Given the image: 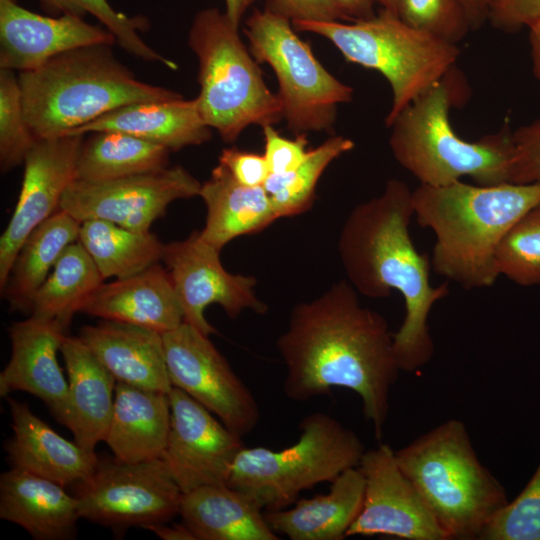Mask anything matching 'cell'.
Masks as SVG:
<instances>
[{
  "mask_svg": "<svg viewBox=\"0 0 540 540\" xmlns=\"http://www.w3.org/2000/svg\"><path fill=\"white\" fill-rule=\"evenodd\" d=\"M37 138L29 128L23 109L18 75L0 69V167L7 172L24 160Z\"/></svg>",
  "mask_w": 540,
  "mask_h": 540,
  "instance_id": "38",
  "label": "cell"
},
{
  "mask_svg": "<svg viewBox=\"0 0 540 540\" xmlns=\"http://www.w3.org/2000/svg\"><path fill=\"white\" fill-rule=\"evenodd\" d=\"M60 352L68 374L66 427L82 448L94 451L110 424L116 380L79 336H65Z\"/></svg>",
  "mask_w": 540,
  "mask_h": 540,
  "instance_id": "25",
  "label": "cell"
},
{
  "mask_svg": "<svg viewBox=\"0 0 540 540\" xmlns=\"http://www.w3.org/2000/svg\"><path fill=\"white\" fill-rule=\"evenodd\" d=\"M448 75L403 109L389 126L395 160L423 185L443 186L463 177L479 185L511 182L512 131L504 126L475 141L461 138L450 122L454 97Z\"/></svg>",
  "mask_w": 540,
  "mask_h": 540,
  "instance_id": "6",
  "label": "cell"
},
{
  "mask_svg": "<svg viewBox=\"0 0 540 540\" xmlns=\"http://www.w3.org/2000/svg\"><path fill=\"white\" fill-rule=\"evenodd\" d=\"M75 486L81 518L115 536L167 523L179 514L183 496L161 458L135 463L99 458L93 473Z\"/></svg>",
  "mask_w": 540,
  "mask_h": 540,
  "instance_id": "11",
  "label": "cell"
},
{
  "mask_svg": "<svg viewBox=\"0 0 540 540\" xmlns=\"http://www.w3.org/2000/svg\"><path fill=\"white\" fill-rule=\"evenodd\" d=\"M219 163L237 182L249 187L263 186L270 174L263 154L236 147L223 149L219 155Z\"/></svg>",
  "mask_w": 540,
  "mask_h": 540,
  "instance_id": "44",
  "label": "cell"
},
{
  "mask_svg": "<svg viewBox=\"0 0 540 540\" xmlns=\"http://www.w3.org/2000/svg\"><path fill=\"white\" fill-rule=\"evenodd\" d=\"M169 378L240 436L260 420L255 396L209 336L183 322L162 334Z\"/></svg>",
  "mask_w": 540,
  "mask_h": 540,
  "instance_id": "12",
  "label": "cell"
},
{
  "mask_svg": "<svg viewBox=\"0 0 540 540\" xmlns=\"http://www.w3.org/2000/svg\"><path fill=\"white\" fill-rule=\"evenodd\" d=\"M245 33L254 59L276 75L288 128L296 135L331 131L338 105L353 99V89L323 67L287 18L255 10L246 20Z\"/></svg>",
  "mask_w": 540,
  "mask_h": 540,
  "instance_id": "10",
  "label": "cell"
},
{
  "mask_svg": "<svg viewBox=\"0 0 540 540\" xmlns=\"http://www.w3.org/2000/svg\"><path fill=\"white\" fill-rule=\"evenodd\" d=\"M238 27L210 7L196 13L188 46L198 60L199 111L225 142H234L250 125H273L283 118L276 93L266 85Z\"/></svg>",
  "mask_w": 540,
  "mask_h": 540,
  "instance_id": "7",
  "label": "cell"
},
{
  "mask_svg": "<svg viewBox=\"0 0 540 540\" xmlns=\"http://www.w3.org/2000/svg\"><path fill=\"white\" fill-rule=\"evenodd\" d=\"M299 429L297 441L281 450L244 446L227 484L261 509L279 510L293 505L302 492L357 467L366 450L353 430L324 412L303 417Z\"/></svg>",
  "mask_w": 540,
  "mask_h": 540,
  "instance_id": "9",
  "label": "cell"
},
{
  "mask_svg": "<svg viewBox=\"0 0 540 540\" xmlns=\"http://www.w3.org/2000/svg\"><path fill=\"white\" fill-rule=\"evenodd\" d=\"M500 275L523 287L540 285V202L509 231L497 251Z\"/></svg>",
  "mask_w": 540,
  "mask_h": 540,
  "instance_id": "36",
  "label": "cell"
},
{
  "mask_svg": "<svg viewBox=\"0 0 540 540\" xmlns=\"http://www.w3.org/2000/svg\"><path fill=\"white\" fill-rule=\"evenodd\" d=\"M57 320L31 315L8 327L11 356L0 373V395L23 391L46 404L54 418L66 425L69 413L68 381L57 361L65 338Z\"/></svg>",
  "mask_w": 540,
  "mask_h": 540,
  "instance_id": "19",
  "label": "cell"
},
{
  "mask_svg": "<svg viewBox=\"0 0 540 540\" xmlns=\"http://www.w3.org/2000/svg\"><path fill=\"white\" fill-rule=\"evenodd\" d=\"M80 225V221L59 209L25 239L1 291L13 311H31L34 295L50 270L63 251L78 241Z\"/></svg>",
  "mask_w": 540,
  "mask_h": 540,
  "instance_id": "30",
  "label": "cell"
},
{
  "mask_svg": "<svg viewBox=\"0 0 540 540\" xmlns=\"http://www.w3.org/2000/svg\"><path fill=\"white\" fill-rule=\"evenodd\" d=\"M532 70L540 84V21L528 28Z\"/></svg>",
  "mask_w": 540,
  "mask_h": 540,
  "instance_id": "48",
  "label": "cell"
},
{
  "mask_svg": "<svg viewBox=\"0 0 540 540\" xmlns=\"http://www.w3.org/2000/svg\"><path fill=\"white\" fill-rule=\"evenodd\" d=\"M487 20L508 33L528 29L540 21V0H488Z\"/></svg>",
  "mask_w": 540,
  "mask_h": 540,
  "instance_id": "42",
  "label": "cell"
},
{
  "mask_svg": "<svg viewBox=\"0 0 540 540\" xmlns=\"http://www.w3.org/2000/svg\"><path fill=\"white\" fill-rule=\"evenodd\" d=\"M346 21H354L372 17L376 4L380 0H334Z\"/></svg>",
  "mask_w": 540,
  "mask_h": 540,
  "instance_id": "45",
  "label": "cell"
},
{
  "mask_svg": "<svg viewBox=\"0 0 540 540\" xmlns=\"http://www.w3.org/2000/svg\"><path fill=\"white\" fill-rule=\"evenodd\" d=\"M225 1V13L229 19L237 26H239L241 19L245 12L256 0H224Z\"/></svg>",
  "mask_w": 540,
  "mask_h": 540,
  "instance_id": "49",
  "label": "cell"
},
{
  "mask_svg": "<svg viewBox=\"0 0 540 540\" xmlns=\"http://www.w3.org/2000/svg\"><path fill=\"white\" fill-rule=\"evenodd\" d=\"M292 25L328 39L346 61L385 77L392 91L388 127L403 109L441 82L460 55L457 44L412 28L384 9L366 19Z\"/></svg>",
  "mask_w": 540,
  "mask_h": 540,
  "instance_id": "8",
  "label": "cell"
},
{
  "mask_svg": "<svg viewBox=\"0 0 540 540\" xmlns=\"http://www.w3.org/2000/svg\"><path fill=\"white\" fill-rule=\"evenodd\" d=\"M111 46L77 48L18 73L25 119L37 139L68 135L127 104L182 97L138 80Z\"/></svg>",
  "mask_w": 540,
  "mask_h": 540,
  "instance_id": "4",
  "label": "cell"
},
{
  "mask_svg": "<svg viewBox=\"0 0 540 540\" xmlns=\"http://www.w3.org/2000/svg\"><path fill=\"white\" fill-rule=\"evenodd\" d=\"M513 165L511 182L540 183V119L512 131Z\"/></svg>",
  "mask_w": 540,
  "mask_h": 540,
  "instance_id": "40",
  "label": "cell"
},
{
  "mask_svg": "<svg viewBox=\"0 0 540 540\" xmlns=\"http://www.w3.org/2000/svg\"><path fill=\"white\" fill-rule=\"evenodd\" d=\"M397 463L449 539H480L507 503L463 422L450 419L395 451Z\"/></svg>",
  "mask_w": 540,
  "mask_h": 540,
  "instance_id": "5",
  "label": "cell"
},
{
  "mask_svg": "<svg viewBox=\"0 0 540 540\" xmlns=\"http://www.w3.org/2000/svg\"><path fill=\"white\" fill-rule=\"evenodd\" d=\"M358 468L365 481L361 512L348 536L448 540L387 444L365 450Z\"/></svg>",
  "mask_w": 540,
  "mask_h": 540,
  "instance_id": "16",
  "label": "cell"
},
{
  "mask_svg": "<svg viewBox=\"0 0 540 540\" xmlns=\"http://www.w3.org/2000/svg\"><path fill=\"white\" fill-rule=\"evenodd\" d=\"M46 12L53 15L70 14L84 17L87 14L99 20L127 53L148 62L161 63L170 69L175 64L151 48L139 32L148 29V19L141 15L128 16L115 10L108 0H38Z\"/></svg>",
  "mask_w": 540,
  "mask_h": 540,
  "instance_id": "35",
  "label": "cell"
},
{
  "mask_svg": "<svg viewBox=\"0 0 540 540\" xmlns=\"http://www.w3.org/2000/svg\"><path fill=\"white\" fill-rule=\"evenodd\" d=\"M146 529L152 531L163 540H196L191 530L182 522V524H174L167 526L164 524H154Z\"/></svg>",
  "mask_w": 540,
  "mask_h": 540,
  "instance_id": "46",
  "label": "cell"
},
{
  "mask_svg": "<svg viewBox=\"0 0 540 540\" xmlns=\"http://www.w3.org/2000/svg\"><path fill=\"white\" fill-rule=\"evenodd\" d=\"M364 490L362 472L352 467L331 482L328 493L299 498L265 517L274 532L291 540H341L361 512Z\"/></svg>",
  "mask_w": 540,
  "mask_h": 540,
  "instance_id": "26",
  "label": "cell"
},
{
  "mask_svg": "<svg viewBox=\"0 0 540 540\" xmlns=\"http://www.w3.org/2000/svg\"><path fill=\"white\" fill-rule=\"evenodd\" d=\"M276 346L286 367L283 390L289 399L305 402L335 387L350 389L360 397L364 417L380 441L401 370L386 319L361 305L347 280L295 305Z\"/></svg>",
  "mask_w": 540,
  "mask_h": 540,
  "instance_id": "1",
  "label": "cell"
},
{
  "mask_svg": "<svg viewBox=\"0 0 540 540\" xmlns=\"http://www.w3.org/2000/svg\"><path fill=\"white\" fill-rule=\"evenodd\" d=\"M354 142L343 136H332L316 148L294 169L269 174L263 187L278 218L308 211L315 200L317 183L329 164L351 151Z\"/></svg>",
  "mask_w": 540,
  "mask_h": 540,
  "instance_id": "34",
  "label": "cell"
},
{
  "mask_svg": "<svg viewBox=\"0 0 540 540\" xmlns=\"http://www.w3.org/2000/svg\"><path fill=\"white\" fill-rule=\"evenodd\" d=\"M262 511L242 492L225 484L184 493L179 515L196 540H278Z\"/></svg>",
  "mask_w": 540,
  "mask_h": 540,
  "instance_id": "28",
  "label": "cell"
},
{
  "mask_svg": "<svg viewBox=\"0 0 540 540\" xmlns=\"http://www.w3.org/2000/svg\"><path fill=\"white\" fill-rule=\"evenodd\" d=\"M199 196L206 206L200 236L219 250L233 239L260 232L279 219L263 186L240 184L220 163L201 184Z\"/></svg>",
  "mask_w": 540,
  "mask_h": 540,
  "instance_id": "29",
  "label": "cell"
},
{
  "mask_svg": "<svg viewBox=\"0 0 540 540\" xmlns=\"http://www.w3.org/2000/svg\"><path fill=\"white\" fill-rule=\"evenodd\" d=\"M14 1H17V0H14Z\"/></svg>",
  "mask_w": 540,
  "mask_h": 540,
  "instance_id": "50",
  "label": "cell"
},
{
  "mask_svg": "<svg viewBox=\"0 0 540 540\" xmlns=\"http://www.w3.org/2000/svg\"><path fill=\"white\" fill-rule=\"evenodd\" d=\"M78 242L104 280L125 278L161 262L164 249L150 231L130 230L101 219L81 222Z\"/></svg>",
  "mask_w": 540,
  "mask_h": 540,
  "instance_id": "32",
  "label": "cell"
},
{
  "mask_svg": "<svg viewBox=\"0 0 540 540\" xmlns=\"http://www.w3.org/2000/svg\"><path fill=\"white\" fill-rule=\"evenodd\" d=\"M78 336L116 382L164 393L172 389L161 333L102 319L83 326Z\"/></svg>",
  "mask_w": 540,
  "mask_h": 540,
  "instance_id": "22",
  "label": "cell"
},
{
  "mask_svg": "<svg viewBox=\"0 0 540 540\" xmlns=\"http://www.w3.org/2000/svg\"><path fill=\"white\" fill-rule=\"evenodd\" d=\"M479 540H540V464L521 493L491 519Z\"/></svg>",
  "mask_w": 540,
  "mask_h": 540,
  "instance_id": "39",
  "label": "cell"
},
{
  "mask_svg": "<svg viewBox=\"0 0 540 540\" xmlns=\"http://www.w3.org/2000/svg\"><path fill=\"white\" fill-rule=\"evenodd\" d=\"M264 157L270 174H281L296 168L308 155L306 134L289 139L280 135L273 125L262 126Z\"/></svg>",
  "mask_w": 540,
  "mask_h": 540,
  "instance_id": "41",
  "label": "cell"
},
{
  "mask_svg": "<svg viewBox=\"0 0 540 540\" xmlns=\"http://www.w3.org/2000/svg\"><path fill=\"white\" fill-rule=\"evenodd\" d=\"M218 248L194 231L181 241L164 244L162 262L171 278L184 314V322L209 336L216 333L205 310L218 304L231 318L249 309L267 312V305L255 294L253 276L232 274L222 265Z\"/></svg>",
  "mask_w": 540,
  "mask_h": 540,
  "instance_id": "14",
  "label": "cell"
},
{
  "mask_svg": "<svg viewBox=\"0 0 540 540\" xmlns=\"http://www.w3.org/2000/svg\"><path fill=\"white\" fill-rule=\"evenodd\" d=\"M115 42L108 29L83 17L41 15L17 1L0 0V69L29 71L65 52Z\"/></svg>",
  "mask_w": 540,
  "mask_h": 540,
  "instance_id": "18",
  "label": "cell"
},
{
  "mask_svg": "<svg viewBox=\"0 0 540 540\" xmlns=\"http://www.w3.org/2000/svg\"><path fill=\"white\" fill-rule=\"evenodd\" d=\"M412 192L404 181L388 180L381 194L354 207L338 239L341 264L357 292L369 298H385L394 290L402 295L405 316L393 334V351L406 372L431 360L429 314L450 293L447 283L431 284L430 257L412 241Z\"/></svg>",
  "mask_w": 540,
  "mask_h": 540,
  "instance_id": "2",
  "label": "cell"
},
{
  "mask_svg": "<svg viewBox=\"0 0 540 540\" xmlns=\"http://www.w3.org/2000/svg\"><path fill=\"white\" fill-rule=\"evenodd\" d=\"M104 282L91 256L78 242L61 254L32 300L31 315L54 319L68 327L75 313Z\"/></svg>",
  "mask_w": 540,
  "mask_h": 540,
  "instance_id": "33",
  "label": "cell"
},
{
  "mask_svg": "<svg viewBox=\"0 0 540 540\" xmlns=\"http://www.w3.org/2000/svg\"><path fill=\"white\" fill-rule=\"evenodd\" d=\"M105 130L124 132L169 151L200 145L211 138V128L202 118L196 98L187 100L183 96L121 106L70 134Z\"/></svg>",
  "mask_w": 540,
  "mask_h": 540,
  "instance_id": "24",
  "label": "cell"
},
{
  "mask_svg": "<svg viewBox=\"0 0 540 540\" xmlns=\"http://www.w3.org/2000/svg\"><path fill=\"white\" fill-rule=\"evenodd\" d=\"M168 395L171 423L161 459L182 493L227 484L242 436L184 391L172 387Z\"/></svg>",
  "mask_w": 540,
  "mask_h": 540,
  "instance_id": "15",
  "label": "cell"
},
{
  "mask_svg": "<svg viewBox=\"0 0 540 540\" xmlns=\"http://www.w3.org/2000/svg\"><path fill=\"white\" fill-rule=\"evenodd\" d=\"M471 29L479 28L487 20L488 0H461Z\"/></svg>",
  "mask_w": 540,
  "mask_h": 540,
  "instance_id": "47",
  "label": "cell"
},
{
  "mask_svg": "<svg viewBox=\"0 0 540 540\" xmlns=\"http://www.w3.org/2000/svg\"><path fill=\"white\" fill-rule=\"evenodd\" d=\"M171 423L168 393L116 382L113 412L105 442L124 462L161 458Z\"/></svg>",
  "mask_w": 540,
  "mask_h": 540,
  "instance_id": "27",
  "label": "cell"
},
{
  "mask_svg": "<svg viewBox=\"0 0 540 540\" xmlns=\"http://www.w3.org/2000/svg\"><path fill=\"white\" fill-rule=\"evenodd\" d=\"M170 152L124 132H91L78 153L76 179L104 181L161 170L168 167Z\"/></svg>",
  "mask_w": 540,
  "mask_h": 540,
  "instance_id": "31",
  "label": "cell"
},
{
  "mask_svg": "<svg viewBox=\"0 0 540 540\" xmlns=\"http://www.w3.org/2000/svg\"><path fill=\"white\" fill-rule=\"evenodd\" d=\"M380 5L406 25L454 44L471 30L461 0H380Z\"/></svg>",
  "mask_w": 540,
  "mask_h": 540,
  "instance_id": "37",
  "label": "cell"
},
{
  "mask_svg": "<svg viewBox=\"0 0 540 540\" xmlns=\"http://www.w3.org/2000/svg\"><path fill=\"white\" fill-rule=\"evenodd\" d=\"M0 518L37 540H70L81 516L77 498L64 486L11 467L0 476Z\"/></svg>",
  "mask_w": 540,
  "mask_h": 540,
  "instance_id": "23",
  "label": "cell"
},
{
  "mask_svg": "<svg viewBox=\"0 0 540 540\" xmlns=\"http://www.w3.org/2000/svg\"><path fill=\"white\" fill-rule=\"evenodd\" d=\"M81 312L161 334L184 322L169 273L160 263L134 275L102 283L84 303Z\"/></svg>",
  "mask_w": 540,
  "mask_h": 540,
  "instance_id": "21",
  "label": "cell"
},
{
  "mask_svg": "<svg viewBox=\"0 0 540 540\" xmlns=\"http://www.w3.org/2000/svg\"><path fill=\"white\" fill-rule=\"evenodd\" d=\"M414 216L435 235L432 270L466 290L491 287L500 276L498 248L514 225L540 202V183L420 184Z\"/></svg>",
  "mask_w": 540,
  "mask_h": 540,
  "instance_id": "3",
  "label": "cell"
},
{
  "mask_svg": "<svg viewBox=\"0 0 540 540\" xmlns=\"http://www.w3.org/2000/svg\"><path fill=\"white\" fill-rule=\"evenodd\" d=\"M201 183L181 166L104 180L75 179L60 210L80 222L101 219L135 231H149L170 203L199 196Z\"/></svg>",
  "mask_w": 540,
  "mask_h": 540,
  "instance_id": "13",
  "label": "cell"
},
{
  "mask_svg": "<svg viewBox=\"0 0 540 540\" xmlns=\"http://www.w3.org/2000/svg\"><path fill=\"white\" fill-rule=\"evenodd\" d=\"M265 9L291 22L346 21L334 0H266Z\"/></svg>",
  "mask_w": 540,
  "mask_h": 540,
  "instance_id": "43",
  "label": "cell"
},
{
  "mask_svg": "<svg viewBox=\"0 0 540 540\" xmlns=\"http://www.w3.org/2000/svg\"><path fill=\"white\" fill-rule=\"evenodd\" d=\"M83 140L84 134L39 138L27 154L18 201L0 238L1 291L22 243L59 210L65 190L76 179Z\"/></svg>",
  "mask_w": 540,
  "mask_h": 540,
  "instance_id": "17",
  "label": "cell"
},
{
  "mask_svg": "<svg viewBox=\"0 0 540 540\" xmlns=\"http://www.w3.org/2000/svg\"><path fill=\"white\" fill-rule=\"evenodd\" d=\"M13 436L5 443L12 468L52 480L64 487L85 481L99 457L60 436L24 403L6 397Z\"/></svg>",
  "mask_w": 540,
  "mask_h": 540,
  "instance_id": "20",
  "label": "cell"
}]
</instances>
